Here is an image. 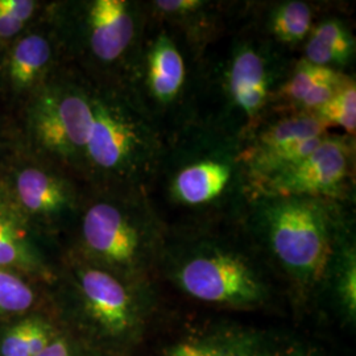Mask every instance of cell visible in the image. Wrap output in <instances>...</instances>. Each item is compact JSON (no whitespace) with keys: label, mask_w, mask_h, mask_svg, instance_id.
<instances>
[{"label":"cell","mask_w":356,"mask_h":356,"mask_svg":"<svg viewBox=\"0 0 356 356\" xmlns=\"http://www.w3.org/2000/svg\"><path fill=\"white\" fill-rule=\"evenodd\" d=\"M144 191L166 229L239 220L252 194L242 143L191 123L164 140Z\"/></svg>","instance_id":"1"},{"label":"cell","mask_w":356,"mask_h":356,"mask_svg":"<svg viewBox=\"0 0 356 356\" xmlns=\"http://www.w3.org/2000/svg\"><path fill=\"white\" fill-rule=\"evenodd\" d=\"M157 281L193 301L256 310L288 296L242 219L166 229Z\"/></svg>","instance_id":"2"},{"label":"cell","mask_w":356,"mask_h":356,"mask_svg":"<svg viewBox=\"0 0 356 356\" xmlns=\"http://www.w3.org/2000/svg\"><path fill=\"white\" fill-rule=\"evenodd\" d=\"M296 60L254 31L241 0L229 26L200 57L193 123L242 143L276 113L279 91Z\"/></svg>","instance_id":"3"},{"label":"cell","mask_w":356,"mask_h":356,"mask_svg":"<svg viewBox=\"0 0 356 356\" xmlns=\"http://www.w3.org/2000/svg\"><path fill=\"white\" fill-rule=\"evenodd\" d=\"M356 204L254 193L243 225L294 301L318 298L338 238Z\"/></svg>","instance_id":"4"},{"label":"cell","mask_w":356,"mask_h":356,"mask_svg":"<svg viewBox=\"0 0 356 356\" xmlns=\"http://www.w3.org/2000/svg\"><path fill=\"white\" fill-rule=\"evenodd\" d=\"M47 294L60 326L86 350L126 356L156 309L160 282L124 280L66 252Z\"/></svg>","instance_id":"5"},{"label":"cell","mask_w":356,"mask_h":356,"mask_svg":"<svg viewBox=\"0 0 356 356\" xmlns=\"http://www.w3.org/2000/svg\"><path fill=\"white\" fill-rule=\"evenodd\" d=\"M70 227L69 254L124 280L157 281L166 227L144 189L88 188Z\"/></svg>","instance_id":"6"},{"label":"cell","mask_w":356,"mask_h":356,"mask_svg":"<svg viewBox=\"0 0 356 356\" xmlns=\"http://www.w3.org/2000/svg\"><path fill=\"white\" fill-rule=\"evenodd\" d=\"M61 53L92 82L126 89L149 19L147 0L65 3L54 15Z\"/></svg>","instance_id":"7"},{"label":"cell","mask_w":356,"mask_h":356,"mask_svg":"<svg viewBox=\"0 0 356 356\" xmlns=\"http://www.w3.org/2000/svg\"><path fill=\"white\" fill-rule=\"evenodd\" d=\"M89 83L92 122L82 182L88 188L145 189L164 147L161 135L124 88Z\"/></svg>","instance_id":"8"},{"label":"cell","mask_w":356,"mask_h":356,"mask_svg":"<svg viewBox=\"0 0 356 356\" xmlns=\"http://www.w3.org/2000/svg\"><path fill=\"white\" fill-rule=\"evenodd\" d=\"M198 64L191 44L149 15L126 90L163 140L194 122Z\"/></svg>","instance_id":"9"},{"label":"cell","mask_w":356,"mask_h":356,"mask_svg":"<svg viewBox=\"0 0 356 356\" xmlns=\"http://www.w3.org/2000/svg\"><path fill=\"white\" fill-rule=\"evenodd\" d=\"M91 122L89 79L72 66L42 83L28 110V132L35 147L81 182Z\"/></svg>","instance_id":"10"},{"label":"cell","mask_w":356,"mask_h":356,"mask_svg":"<svg viewBox=\"0 0 356 356\" xmlns=\"http://www.w3.org/2000/svg\"><path fill=\"white\" fill-rule=\"evenodd\" d=\"M355 175L356 138L330 132L305 157L257 182L252 194L356 204Z\"/></svg>","instance_id":"11"},{"label":"cell","mask_w":356,"mask_h":356,"mask_svg":"<svg viewBox=\"0 0 356 356\" xmlns=\"http://www.w3.org/2000/svg\"><path fill=\"white\" fill-rule=\"evenodd\" d=\"M161 356H330L285 331L234 323L197 327L165 346Z\"/></svg>","instance_id":"12"},{"label":"cell","mask_w":356,"mask_h":356,"mask_svg":"<svg viewBox=\"0 0 356 356\" xmlns=\"http://www.w3.org/2000/svg\"><path fill=\"white\" fill-rule=\"evenodd\" d=\"M22 213L38 229L70 227L88 186L57 165L29 164L4 185Z\"/></svg>","instance_id":"13"},{"label":"cell","mask_w":356,"mask_h":356,"mask_svg":"<svg viewBox=\"0 0 356 356\" xmlns=\"http://www.w3.org/2000/svg\"><path fill=\"white\" fill-rule=\"evenodd\" d=\"M0 268L22 273L47 289L58 268L45 251L40 229L22 213L4 185H0Z\"/></svg>","instance_id":"14"},{"label":"cell","mask_w":356,"mask_h":356,"mask_svg":"<svg viewBox=\"0 0 356 356\" xmlns=\"http://www.w3.org/2000/svg\"><path fill=\"white\" fill-rule=\"evenodd\" d=\"M331 4L313 0H244V15L261 38L298 58L312 28Z\"/></svg>","instance_id":"15"},{"label":"cell","mask_w":356,"mask_h":356,"mask_svg":"<svg viewBox=\"0 0 356 356\" xmlns=\"http://www.w3.org/2000/svg\"><path fill=\"white\" fill-rule=\"evenodd\" d=\"M238 0H147L149 15L175 28L201 57L238 13Z\"/></svg>","instance_id":"16"},{"label":"cell","mask_w":356,"mask_h":356,"mask_svg":"<svg viewBox=\"0 0 356 356\" xmlns=\"http://www.w3.org/2000/svg\"><path fill=\"white\" fill-rule=\"evenodd\" d=\"M298 58L346 74H355L356 38L346 6L332 3L319 16Z\"/></svg>","instance_id":"17"},{"label":"cell","mask_w":356,"mask_h":356,"mask_svg":"<svg viewBox=\"0 0 356 356\" xmlns=\"http://www.w3.org/2000/svg\"><path fill=\"white\" fill-rule=\"evenodd\" d=\"M354 76L297 58L279 91L276 113L314 115Z\"/></svg>","instance_id":"18"},{"label":"cell","mask_w":356,"mask_h":356,"mask_svg":"<svg viewBox=\"0 0 356 356\" xmlns=\"http://www.w3.org/2000/svg\"><path fill=\"white\" fill-rule=\"evenodd\" d=\"M63 54L54 32L29 33L16 41L8 56L7 76L13 89H38L53 73L58 56ZM54 76V74H53Z\"/></svg>","instance_id":"19"},{"label":"cell","mask_w":356,"mask_h":356,"mask_svg":"<svg viewBox=\"0 0 356 356\" xmlns=\"http://www.w3.org/2000/svg\"><path fill=\"white\" fill-rule=\"evenodd\" d=\"M332 132L316 115L277 111L268 116L242 141L243 154L266 152L296 141L310 140Z\"/></svg>","instance_id":"20"},{"label":"cell","mask_w":356,"mask_h":356,"mask_svg":"<svg viewBox=\"0 0 356 356\" xmlns=\"http://www.w3.org/2000/svg\"><path fill=\"white\" fill-rule=\"evenodd\" d=\"M326 296L348 321L356 316L355 223L343 229L335 244L319 297Z\"/></svg>","instance_id":"21"},{"label":"cell","mask_w":356,"mask_h":356,"mask_svg":"<svg viewBox=\"0 0 356 356\" xmlns=\"http://www.w3.org/2000/svg\"><path fill=\"white\" fill-rule=\"evenodd\" d=\"M63 330L47 305L0 323V356H36Z\"/></svg>","instance_id":"22"},{"label":"cell","mask_w":356,"mask_h":356,"mask_svg":"<svg viewBox=\"0 0 356 356\" xmlns=\"http://www.w3.org/2000/svg\"><path fill=\"white\" fill-rule=\"evenodd\" d=\"M48 305L47 289L11 269L0 268V323Z\"/></svg>","instance_id":"23"},{"label":"cell","mask_w":356,"mask_h":356,"mask_svg":"<svg viewBox=\"0 0 356 356\" xmlns=\"http://www.w3.org/2000/svg\"><path fill=\"white\" fill-rule=\"evenodd\" d=\"M314 115L332 132L356 138V76L344 82Z\"/></svg>","instance_id":"24"},{"label":"cell","mask_w":356,"mask_h":356,"mask_svg":"<svg viewBox=\"0 0 356 356\" xmlns=\"http://www.w3.org/2000/svg\"><path fill=\"white\" fill-rule=\"evenodd\" d=\"M85 354L86 348L63 329L51 343L36 356H85Z\"/></svg>","instance_id":"25"},{"label":"cell","mask_w":356,"mask_h":356,"mask_svg":"<svg viewBox=\"0 0 356 356\" xmlns=\"http://www.w3.org/2000/svg\"><path fill=\"white\" fill-rule=\"evenodd\" d=\"M38 10V3L31 0H0V15L26 23Z\"/></svg>","instance_id":"26"},{"label":"cell","mask_w":356,"mask_h":356,"mask_svg":"<svg viewBox=\"0 0 356 356\" xmlns=\"http://www.w3.org/2000/svg\"><path fill=\"white\" fill-rule=\"evenodd\" d=\"M24 26L26 23L0 15V38L8 40L16 38L24 29Z\"/></svg>","instance_id":"27"},{"label":"cell","mask_w":356,"mask_h":356,"mask_svg":"<svg viewBox=\"0 0 356 356\" xmlns=\"http://www.w3.org/2000/svg\"><path fill=\"white\" fill-rule=\"evenodd\" d=\"M85 356H113V355H107V354H101V353H92V351H89V350H86V354Z\"/></svg>","instance_id":"28"}]
</instances>
